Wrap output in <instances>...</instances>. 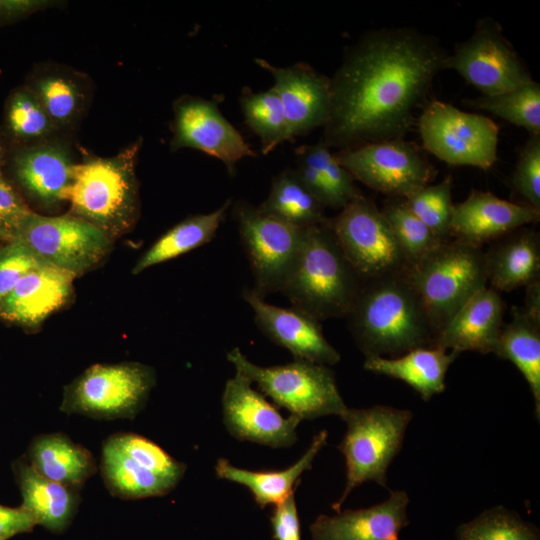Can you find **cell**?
Instances as JSON below:
<instances>
[{"label": "cell", "mask_w": 540, "mask_h": 540, "mask_svg": "<svg viewBox=\"0 0 540 540\" xmlns=\"http://www.w3.org/2000/svg\"><path fill=\"white\" fill-rule=\"evenodd\" d=\"M447 52L413 28L374 30L349 48L330 79L323 138L340 150L403 139Z\"/></svg>", "instance_id": "6da1fadb"}, {"label": "cell", "mask_w": 540, "mask_h": 540, "mask_svg": "<svg viewBox=\"0 0 540 540\" xmlns=\"http://www.w3.org/2000/svg\"><path fill=\"white\" fill-rule=\"evenodd\" d=\"M346 317L366 357H397L436 337L405 271L364 281Z\"/></svg>", "instance_id": "7a4b0ae2"}, {"label": "cell", "mask_w": 540, "mask_h": 540, "mask_svg": "<svg viewBox=\"0 0 540 540\" xmlns=\"http://www.w3.org/2000/svg\"><path fill=\"white\" fill-rule=\"evenodd\" d=\"M363 282L326 220L306 228L299 255L280 292L293 308L321 321L346 317Z\"/></svg>", "instance_id": "3957f363"}, {"label": "cell", "mask_w": 540, "mask_h": 540, "mask_svg": "<svg viewBox=\"0 0 540 540\" xmlns=\"http://www.w3.org/2000/svg\"><path fill=\"white\" fill-rule=\"evenodd\" d=\"M142 140L108 158H89L73 168L68 193L71 214L102 230L112 240L131 231L140 214L135 167Z\"/></svg>", "instance_id": "277c9868"}, {"label": "cell", "mask_w": 540, "mask_h": 540, "mask_svg": "<svg viewBox=\"0 0 540 540\" xmlns=\"http://www.w3.org/2000/svg\"><path fill=\"white\" fill-rule=\"evenodd\" d=\"M405 273L436 336L488 282L485 253L456 239L441 242Z\"/></svg>", "instance_id": "5b68a950"}, {"label": "cell", "mask_w": 540, "mask_h": 540, "mask_svg": "<svg viewBox=\"0 0 540 540\" xmlns=\"http://www.w3.org/2000/svg\"><path fill=\"white\" fill-rule=\"evenodd\" d=\"M413 413L385 405L347 408L342 420L346 433L338 448L345 458L346 484L337 512L348 495L361 484L373 481L387 488V471L400 451Z\"/></svg>", "instance_id": "8992f818"}, {"label": "cell", "mask_w": 540, "mask_h": 540, "mask_svg": "<svg viewBox=\"0 0 540 540\" xmlns=\"http://www.w3.org/2000/svg\"><path fill=\"white\" fill-rule=\"evenodd\" d=\"M227 359L236 372L256 383L261 393L301 420L328 415L342 418L348 408L330 366L295 359L263 367L249 361L239 348L230 350Z\"/></svg>", "instance_id": "52a82bcc"}, {"label": "cell", "mask_w": 540, "mask_h": 540, "mask_svg": "<svg viewBox=\"0 0 540 540\" xmlns=\"http://www.w3.org/2000/svg\"><path fill=\"white\" fill-rule=\"evenodd\" d=\"M155 384L154 369L139 362L94 364L64 387L59 409L98 420L133 419Z\"/></svg>", "instance_id": "ba28073f"}, {"label": "cell", "mask_w": 540, "mask_h": 540, "mask_svg": "<svg viewBox=\"0 0 540 540\" xmlns=\"http://www.w3.org/2000/svg\"><path fill=\"white\" fill-rule=\"evenodd\" d=\"M100 471L107 490L124 500L164 496L182 480L186 465L152 440L119 432L102 445Z\"/></svg>", "instance_id": "9c48e42d"}, {"label": "cell", "mask_w": 540, "mask_h": 540, "mask_svg": "<svg viewBox=\"0 0 540 540\" xmlns=\"http://www.w3.org/2000/svg\"><path fill=\"white\" fill-rule=\"evenodd\" d=\"M12 240L25 246L40 262L75 278L99 264L113 242L102 230L71 213L43 216L34 211Z\"/></svg>", "instance_id": "30bf717a"}, {"label": "cell", "mask_w": 540, "mask_h": 540, "mask_svg": "<svg viewBox=\"0 0 540 540\" xmlns=\"http://www.w3.org/2000/svg\"><path fill=\"white\" fill-rule=\"evenodd\" d=\"M425 150L453 166L490 169L497 160L499 128L489 117L433 100L418 119Z\"/></svg>", "instance_id": "8fae6325"}, {"label": "cell", "mask_w": 540, "mask_h": 540, "mask_svg": "<svg viewBox=\"0 0 540 540\" xmlns=\"http://www.w3.org/2000/svg\"><path fill=\"white\" fill-rule=\"evenodd\" d=\"M233 212L253 272V290L263 298L280 292L299 255L307 227L281 220L245 201L237 203Z\"/></svg>", "instance_id": "7c38bea8"}, {"label": "cell", "mask_w": 540, "mask_h": 540, "mask_svg": "<svg viewBox=\"0 0 540 540\" xmlns=\"http://www.w3.org/2000/svg\"><path fill=\"white\" fill-rule=\"evenodd\" d=\"M444 69L456 71L482 96L508 92L533 81L500 24L490 17L479 19L472 35L447 54Z\"/></svg>", "instance_id": "4fadbf2b"}, {"label": "cell", "mask_w": 540, "mask_h": 540, "mask_svg": "<svg viewBox=\"0 0 540 540\" xmlns=\"http://www.w3.org/2000/svg\"><path fill=\"white\" fill-rule=\"evenodd\" d=\"M329 222L346 258L363 281L407 269L385 216L362 194Z\"/></svg>", "instance_id": "5bb4252c"}, {"label": "cell", "mask_w": 540, "mask_h": 540, "mask_svg": "<svg viewBox=\"0 0 540 540\" xmlns=\"http://www.w3.org/2000/svg\"><path fill=\"white\" fill-rule=\"evenodd\" d=\"M335 156L354 180L394 198H407L436 173L417 146L404 139L367 143Z\"/></svg>", "instance_id": "9a60e30c"}, {"label": "cell", "mask_w": 540, "mask_h": 540, "mask_svg": "<svg viewBox=\"0 0 540 540\" xmlns=\"http://www.w3.org/2000/svg\"><path fill=\"white\" fill-rule=\"evenodd\" d=\"M244 375L227 380L222 394L223 424L228 433L241 441L272 448H288L297 441L301 419L284 417L261 392L252 388Z\"/></svg>", "instance_id": "2e32d148"}, {"label": "cell", "mask_w": 540, "mask_h": 540, "mask_svg": "<svg viewBox=\"0 0 540 540\" xmlns=\"http://www.w3.org/2000/svg\"><path fill=\"white\" fill-rule=\"evenodd\" d=\"M173 151L193 148L219 159L232 171L235 164L256 153L217 105L200 97L186 96L174 106Z\"/></svg>", "instance_id": "e0dca14e"}, {"label": "cell", "mask_w": 540, "mask_h": 540, "mask_svg": "<svg viewBox=\"0 0 540 540\" xmlns=\"http://www.w3.org/2000/svg\"><path fill=\"white\" fill-rule=\"evenodd\" d=\"M15 183L32 200L53 207L68 200L75 163L68 145L54 137L8 149Z\"/></svg>", "instance_id": "ac0fdd59"}, {"label": "cell", "mask_w": 540, "mask_h": 540, "mask_svg": "<svg viewBox=\"0 0 540 540\" xmlns=\"http://www.w3.org/2000/svg\"><path fill=\"white\" fill-rule=\"evenodd\" d=\"M243 298L262 333L290 351L295 359L326 366L340 361V354L325 338L320 321L293 307L269 304L253 289H245Z\"/></svg>", "instance_id": "d6986e66"}, {"label": "cell", "mask_w": 540, "mask_h": 540, "mask_svg": "<svg viewBox=\"0 0 540 540\" xmlns=\"http://www.w3.org/2000/svg\"><path fill=\"white\" fill-rule=\"evenodd\" d=\"M255 62L274 78L277 93L293 138L326 124L330 109V78L310 66L275 67L264 59Z\"/></svg>", "instance_id": "ffe728a7"}, {"label": "cell", "mask_w": 540, "mask_h": 540, "mask_svg": "<svg viewBox=\"0 0 540 540\" xmlns=\"http://www.w3.org/2000/svg\"><path fill=\"white\" fill-rule=\"evenodd\" d=\"M539 219L540 211L529 205L473 190L464 201L454 205L450 236L480 247Z\"/></svg>", "instance_id": "44dd1931"}, {"label": "cell", "mask_w": 540, "mask_h": 540, "mask_svg": "<svg viewBox=\"0 0 540 540\" xmlns=\"http://www.w3.org/2000/svg\"><path fill=\"white\" fill-rule=\"evenodd\" d=\"M408 504L405 491H390L385 501L371 507L320 515L309 530L313 540H399L409 523Z\"/></svg>", "instance_id": "7402d4cb"}, {"label": "cell", "mask_w": 540, "mask_h": 540, "mask_svg": "<svg viewBox=\"0 0 540 540\" xmlns=\"http://www.w3.org/2000/svg\"><path fill=\"white\" fill-rule=\"evenodd\" d=\"M505 303L498 291L483 287L473 294L437 334L433 346L461 353H494L503 327Z\"/></svg>", "instance_id": "603a6c76"}, {"label": "cell", "mask_w": 540, "mask_h": 540, "mask_svg": "<svg viewBox=\"0 0 540 540\" xmlns=\"http://www.w3.org/2000/svg\"><path fill=\"white\" fill-rule=\"evenodd\" d=\"M75 277L47 264L26 273L0 304V318L35 327L63 307L72 294Z\"/></svg>", "instance_id": "cb8c5ba5"}, {"label": "cell", "mask_w": 540, "mask_h": 540, "mask_svg": "<svg viewBox=\"0 0 540 540\" xmlns=\"http://www.w3.org/2000/svg\"><path fill=\"white\" fill-rule=\"evenodd\" d=\"M524 306L513 308L512 320L503 325L494 353L512 362L529 385L535 415L540 419V287L526 288Z\"/></svg>", "instance_id": "d4e9b609"}, {"label": "cell", "mask_w": 540, "mask_h": 540, "mask_svg": "<svg viewBox=\"0 0 540 540\" xmlns=\"http://www.w3.org/2000/svg\"><path fill=\"white\" fill-rule=\"evenodd\" d=\"M11 468L22 497L20 506L36 525L56 534L65 532L77 514L80 491L41 476L24 455L15 459Z\"/></svg>", "instance_id": "484cf974"}, {"label": "cell", "mask_w": 540, "mask_h": 540, "mask_svg": "<svg viewBox=\"0 0 540 540\" xmlns=\"http://www.w3.org/2000/svg\"><path fill=\"white\" fill-rule=\"evenodd\" d=\"M24 456L41 476L77 491L97 471L93 454L61 432L37 435Z\"/></svg>", "instance_id": "4316f807"}, {"label": "cell", "mask_w": 540, "mask_h": 540, "mask_svg": "<svg viewBox=\"0 0 540 540\" xmlns=\"http://www.w3.org/2000/svg\"><path fill=\"white\" fill-rule=\"evenodd\" d=\"M458 355L455 351L427 346L397 357H366L364 368L405 382L428 401L444 391L446 373Z\"/></svg>", "instance_id": "83f0119b"}, {"label": "cell", "mask_w": 540, "mask_h": 540, "mask_svg": "<svg viewBox=\"0 0 540 540\" xmlns=\"http://www.w3.org/2000/svg\"><path fill=\"white\" fill-rule=\"evenodd\" d=\"M328 433L320 431L312 439L306 452L294 464L283 470L253 471L232 465L224 458L218 459L215 472L218 478L241 484L248 488L255 502L265 508L275 507L294 494L300 476L311 469L312 463L327 442Z\"/></svg>", "instance_id": "f1b7e54d"}, {"label": "cell", "mask_w": 540, "mask_h": 540, "mask_svg": "<svg viewBox=\"0 0 540 540\" xmlns=\"http://www.w3.org/2000/svg\"><path fill=\"white\" fill-rule=\"evenodd\" d=\"M485 255L488 281L496 291H512L539 280L540 238L535 230L519 228Z\"/></svg>", "instance_id": "f546056e"}, {"label": "cell", "mask_w": 540, "mask_h": 540, "mask_svg": "<svg viewBox=\"0 0 540 540\" xmlns=\"http://www.w3.org/2000/svg\"><path fill=\"white\" fill-rule=\"evenodd\" d=\"M25 85L37 96L58 131L73 127L88 103L84 77L68 68L39 67Z\"/></svg>", "instance_id": "4dcf8cb0"}, {"label": "cell", "mask_w": 540, "mask_h": 540, "mask_svg": "<svg viewBox=\"0 0 540 540\" xmlns=\"http://www.w3.org/2000/svg\"><path fill=\"white\" fill-rule=\"evenodd\" d=\"M230 205L231 199H227L218 209L206 214L189 216L170 228L138 259L132 274H140L150 267L210 242L224 221Z\"/></svg>", "instance_id": "1f68e13d"}, {"label": "cell", "mask_w": 540, "mask_h": 540, "mask_svg": "<svg viewBox=\"0 0 540 540\" xmlns=\"http://www.w3.org/2000/svg\"><path fill=\"white\" fill-rule=\"evenodd\" d=\"M258 208L299 227H310L327 220L324 216L325 207L306 188L293 169H286L273 178L270 192Z\"/></svg>", "instance_id": "d6a6232c"}, {"label": "cell", "mask_w": 540, "mask_h": 540, "mask_svg": "<svg viewBox=\"0 0 540 540\" xmlns=\"http://www.w3.org/2000/svg\"><path fill=\"white\" fill-rule=\"evenodd\" d=\"M3 122L4 135L12 147L51 139L58 132L37 96L26 85L16 87L8 95Z\"/></svg>", "instance_id": "836d02e7"}, {"label": "cell", "mask_w": 540, "mask_h": 540, "mask_svg": "<svg viewBox=\"0 0 540 540\" xmlns=\"http://www.w3.org/2000/svg\"><path fill=\"white\" fill-rule=\"evenodd\" d=\"M240 104L245 122L260 139L264 154L293 139L282 103L273 88L260 92L244 88Z\"/></svg>", "instance_id": "e575fe53"}, {"label": "cell", "mask_w": 540, "mask_h": 540, "mask_svg": "<svg viewBox=\"0 0 540 540\" xmlns=\"http://www.w3.org/2000/svg\"><path fill=\"white\" fill-rule=\"evenodd\" d=\"M463 103L524 128L529 135H540V85L535 80L508 92L493 96L481 95L466 99Z\"/></svg>", "instance_id": "d590c367"}, {"label": "cell", "mask_w": 540, "mask_h": 540, "mask_svg": "<svg viewBox=\"0 0 540 540\" xmlns=\"http://www.w3.org/2000/svg\"><path fill=\"white\" fill-rule=\"evenodd\" d=\"M381 211L406 260L407 268L441 243L410 210L404 198L390 200Z\"/></svg>", "instance_id": "8d00e7d4"}, {"label": "cell", "mask_w": 540, "mask_h": 540, "mask_svg": "<svg viewBox=\"0 0 540 540\" xmlns=\"http://www.w3.org/2000/svg\"><path fill=\"white\" fill-rule=\"evenodd\" d=\"M404 199L410 210L438 240L441 242L448 240L455 205L452 202L450 176L437 184L425 185Z\"/></svg>", "instance_id": "74e56055"}, {"label": "cell", "mask_w": 540, "mask_h": 540, "mask_svg": "<svg viewBox=\"0 0 540 540\" xmlns=\"http://www.w3.org/2000/svg\"><path fill=\"white\" fill-rule=\"evenodd\" d=\"M458 540H539L534 527L517 514L494 507L475 519L462 524L457 530Z\"/></svg>", "instance_id": "f35d334b"}, {"label": "cell", "mask_w": 540, "mask_h": 540, "mask_svg": "<svg viewBox=\"0 0 540 540\" xmlns=\"http://www.w3.org/2000/svg\"><path fill=\"white\" fill-rule=\"evenodd\" d=\"M297 163L314 169L335 194L341 209L360 195L351 174L339 163L335 154L321 140L313 145L298 147Z\"/></svg>", "instance_id": "ab89813d"}, {"label": "cell", "mask_w": 540, "mask_h": 540, "mask_svg": "<svg viewBox=\"0 0 540 540\" xmlns=\"http://www.w3.org/2000/svg\"><path fill=\"white\" fill-rule=\"evenodd\" d=\"M511 183L526 205L540 211V135H529L519 154Z\"/></svg>", "instance_id": "60d3db41"}, {"label": "cell", "mask_w": 540, "mask_h": 540, "mask_svg": "<svg viewBox=\"0 0 540 540\" xmlns=\"http://www.w3.org/2000/svg\"><path fill=\"white\" fill-rule=\"evenodd\" d=\"M43 264L21 243L10 240L0 244V304L19 280Z\"/></svg>", "instance_id": "b9f144b4"}, {"label": "cell", "mask_w": 540, "mask_h": 540, "mask_svg": "<svg viewBox=\"0 0 540 540\" xmlns=\"http://www.w3.org/2000/svg\"><path fill=\"white\" fill-rule=\"evenodd\" d=\"M32 212L13 184L0 176V236L10 241L24 219Z\"/></svg>", "instance_id": "7bdbcfd3"}, {"label": "cell", "mask_w": 540, "mask_h": 540, "mask_svg": "<svg viewBox=\"0 0 540 540\" xmlns=\"http://www.w3.org/2000/svg\"><path fill=\"white\" fill-rule=\"evenodd\" d=\"M270 522L276 540H301L295 494L274 508Z\"/></svg>", "instance_id": "ee69618b"}, {"label": "cell", "mask_w": 540, "mask_h": 540, "mask_svg": "<svg viewBox=\"0 0 540 540\" xmlns=\"http://www.w3.org/2000/svg\"><path fill=\"white\" fill-rule=\"evenodd\" d=\"M37 526L32 517L21 507L0 504V540L31 532Z\"/></svg>", "instance_id": "f6af8a7d"}, {"label": "cell", "mask_w": 540, "mask_h": 540, "mask_svg": "<svg viewBox=\"0 0 540 540\" xmlns=\"http://www.w3.org/2000/svg\"><path fill=\"white\" fill-rule=\"evenodd\" d=\"M50 4L42 0H0V24L20 20Z\"/></svg>", "instance_id": "bcb514c9"}, {"label": "cell", "mask_w": 540, "mask_h": 540, "mask_svg": "<svg viewBox=\"0 0 540 540\" xmlns=\"http://www.w3.org/2000/svg\"><path fill=\"white\" fill-rule=\"evenodd\" d=\"M8 148L6 147V141L4 140V133L0 131V176L3 174V168L7 163Z\"/></svg>", "instance_id": "7dc6e473"}, {"label": "cell", "mask_w": 540, "mask_h": 540, "mask_svg": "<svg viewBox=\"0 0 540 540\" xmlns=\"http://www.w3.org/2000/svg\"><path fill=\"white\" fill-rule=\"evenodd\" d=\"M0 241H4L1 236H0Z\"/></svg>", "instance_id": "c3c4849f"}]
</instances>
